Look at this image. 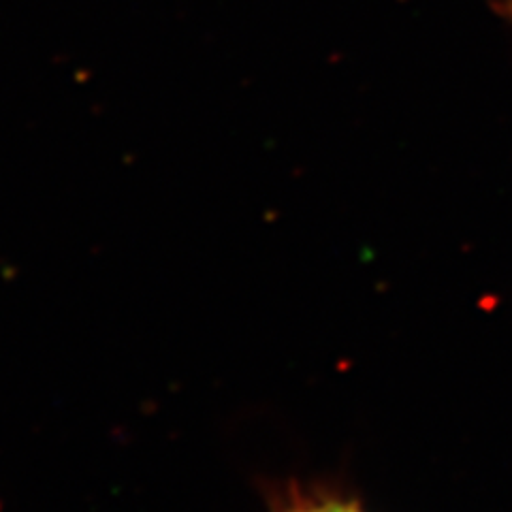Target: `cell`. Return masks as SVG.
<instances>
[{
  "mask_svg": "<svg viewBox=\"0 0 512 512\" xmlns=\"http://www.w3.org/2000/svg\"><path fill=\"white\" fill-rule=\"evenodd\" d=\"M291 512H361L357 506L340 502V500H323V502H312L301 508H295Z\"/></svg>",
  "mask_w": 512,
  "mask_h": 512,
  "instance_id": "6da1fadb",
  "label": "cell"
}]
</instances>
